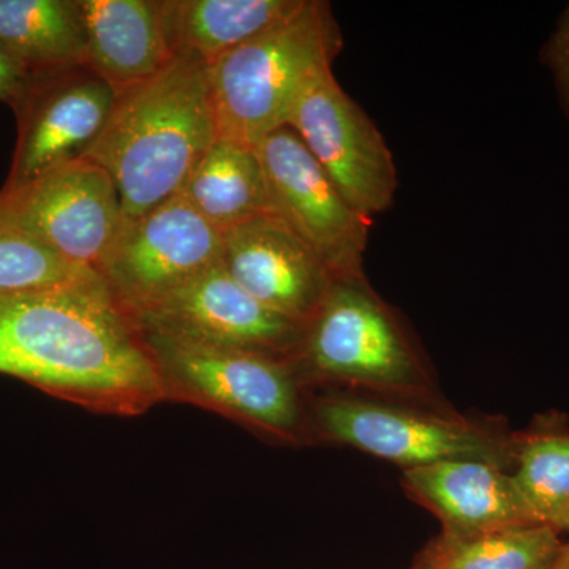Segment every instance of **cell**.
<instances>
[{
    "label": "cell",
    "instance_id": "obj_16",
    "mask_svg": "<svg viewBox=\"0 0 569 569\" xmlns=\"http://www.w3.org/2000/svg\"><path fill=\"white\" fill-rule=\"evenodd\" d=\"M179 194L220 233L274 212L257 148L231 138L213 141Z\"/></svg>",
    "mask_w": 569,
    "mask_h": 569
},
{
    "label": "cell",
    "instance_id": "obj_10",
    "mask_svg": "<svg viewBox=\"0 0 569 569\" xmlns=\"http://www.w3.org/2000/svg\"><path fill=\"white\" fill-rule=\"evenodd\" d=\"M0 206L52 252L97 274L123 227L111 174L84 157L20 189H0Z\"/></svg>",
    "mask_w": 569,
    "mask_h": 569
},
{
    "label": "cell",
    "instance_id": "obj_17",
    "mask_svg": "<svg viewBox=\"0 0 569 569\" xmlns=\"http://www.w3.org/2000/svg\"><path fill=\"white\" fill-rule=\"evenodd\" d=\"M305 0H163L174 54L212 66L293 14Z\"/></svg>",
    "mask_w": 569,
    "mask_h": 569
},
{
    "label": "cell",
    "instance_id": "obj_3",
    "mask_svg": "<svg viewBox=\"0 0 569 569\" xmlns=\"http://www.w3.org/2000/svg\"><path fill=\"white\" fill-rule=\"evenodd\" d=\"M293 366L302 387L343 385L356 395L432 399V381L417 343L366 274L332 282L302 329Z\"/></svg>",
    "mask_w": 569,
    "mask_h": 569
},
{
    "label": "cell",
    "instance_id": "obj_19",
    "mask_svg": "<svg viewBox=\"0 0 569 569\" xmlns=\"http://www.w3.org/2000/svg\"><path fill=\"white\" fill-rule=\"evenodd\" d=\"M531 515L541 526L569 533V418L561 411L537 415L516 432L511 471Z\"/></svg>",
    "mask_w": 569,
    "mask_h": 569
},
{
    "label": "cell",
    "instance_id": "obj_6",
    "mask_svg": "<svg viewBox=\"0 0 569 569\" xmlns=\"http://www.w3.org/2000/svg\"><path fill=\"white\" fill-rule=\"evenodd\" d=\"M313 437L408 468L475 459L512 471L516 432L497 422L419 410L356 392H332L309 406Z\"/></svg>",
    "mask_w": 569,
    "mask_h": 569
},
{
    "label": "cell",
    "instance_id": "obj_24",
    "mask_svg": "<svg viewBox=\"0 0 569 569\" xmlns=\"http://www.w3.org/2000/svg\"><path fill=\"white\" fill-rule=\"evenodd\" d=\"M552 569H569V546H563L559 560H557V563L553 565Z\"/></svg>",
    "mask_w": 569,
    "mask_h": 569
},
{
    "label": "cell",
    "instance_id": "obj_13",
    "mask_svg": "<svg viewBox=\"0 0 569 569\" xmlns=\"http://www.w3.org/2000/svg\"><path fill=\"white\" fill-rule=\"evenodd\" d=\"M222 264L276 313L307 325L336 277L282 217L263 213L222 233Z\"/></svg>",
    "mask_w": 569,
    "mask_h": 569
},
{
    "label": "cell",
    "instance_id": "obj_21",
    "mask_svg": "<svg viewBox=\"0 0 569 569\" xmlns=\"http://www.w3.org/2000/svg\"><path fill=\"white\" fill-rule=\"evenodd\" d=\"M97 277L52 252L0 206V293L43 290Z\"/></svg>",
    "mask_w": 569,
    "mask_h": 569
},
{
    "label": "cell",
    "instance_id": "obj_4",
    "mask_svg": "<svg viewBox=\"0 0 569 569\" xmlns=\"http://www.w3.org/2000/svg\"><path fill=\"white\" fill-rule=\"evenodd\" d=\"M343 50L331 3L305 0L268 31L209 66L219 137L257 146L287 126L307 84Z\"/></svg>",
    "mask_w": 569,
    "mask_h": 569
},
{
    "label": "cell",
    "instance_id": "obj_22",
    "mask_svg": "<svg viewBox=\"0 0 569 569\" xmlns=\"http://www.w3.org/2000/svg\"><path fill=\"white\" fill-rule=\"evenodd\" d=\"M539 61L552 74L560 110L569 121V3L539 51Z\"/></svg>",
    "mask_w": 569,
    "mask_h": 569
},
{
    "label": "cell",
    "instance_id": "obj_12",
    "mask_svg": "<svg viewBox=\"0 0 569 569\" xmlns=\"http://www.w3.org/2000/svg\"><path fill=\"white\" fill-rule=\"evenodd\" d=\"M142 329L293 361L302 326L261 305L222 261L133 316Z\"/></svg>",
    "mask_w": 569,
    "mask_h": 569
},
{
    "label": "cell",
    "instance_id": "obj_18",
    "mask_svg": "<svg viewBox=\"0 0 569 569\" xmlns=\"http://www.w3.org/2000/svg\"><path fill=\"white\" fill-rule=\"evenodd\" d=\"M0 44L33 74L86 66L80 0H0Z\"/></svg>",
    "mask_w": 569,
    "mask_h": 569
},
{
    "label": "cell",
    "instance_id": "obj_1",
    "mask_svg": "<svg viewBox=\"0 0 569 569\" xmlns=\"http://www.w3.org/2000/svg\"><path fill=\"white\" fill-rule=\"evenodd\" d=\"M0 373L93 413L140 417L167 400L140 325L102 277L0 293Z\"/></svg>",
    "mask_w": 569,
    "mask_h": 569
},
{
    "label": "cell",
    "instance_id": "obj_15",
    "mask_svg": "<svg viewBox=\"0 0 569 569\" xmlns=\"http://www.w3.org/2000/svg\"><path fill=\"white\" fill-rule=\"evenodd\" d=\"M86 66L116 91L159 74L176 54L162 0H80Z\"/></svg>",
    "mask_w": 569,
    "mask_h": 569
},
{
    "label": "cell",
    "instance_id": "obj_25",
    "mask_svg": "<svg viewBox=\"0 0 569 569\" xmlns=\"http://www.w3.org/2000/svg\"><path fill=\"white\" fill-rule=\"evenodd\" d=\"M565 545L569 546V533H568V539H565Z\"/></svg>",
    "mask_w": 569,
    "mask_h": 569
},
{
    "label": "cell",
    "instance_id": "obj_11",
    "mask_svg": "<svg viewBox=\"0 0 569 569\" xmlns=\"http://www.w3.org/2000/svg\"><path fill=\"white\" fill-rule=\"evenodd\" d=\"M118 91L88 66L33 74L14 110L17 148L3 190L82 159L99 140Z\"/></svg>",
    "mask_w": 569,
    "mask_h": 569
},
{
    "label": "cell",
    "instance_id": "obj_5",
    "mask_svg": "<svg viewBox=\"0 0 569 569\" xmlns=\"http://www.w3.org/2000/svg\"><path fill=\"white\" fill-rule=\"evenodd\" d=\"M142 335L159 367L164 399L206 408L279 443L316 438L305 387L290 359L149 329Z\"/></svg>",
    "mask_w": 569,
    "mask_h": 569
},
{
    "label": "cell",
    "instance_id": "obj_2",
    "mask_svg": "<svg viewBox=\"0 0 569 569\" xmlns=\"http://www.w3.org/2000/svg\"><path fill=\"white\" fill-rule=\"evenodd\" d=\"M217 138L209 66L176 54L151 80L118 92L110 119L84 159L111 174L123 223H129L181 192Z\"/></svg>",
    "mask_w": 569,
    "mask_h": 569
},
{
    "label": "cell",
    "instance_id": "obj_14",
    "mask_svg": "<svg viewBox=\"0 0 569 569\" xmlns=\"http://www.w3.org/2000/svg\"><path fill=\"white\" fill-rule=\"evenodd\" d=\"M402 486L408 496L440 520L443 533L468 537L541 526L511 471L485 460H447L408 468Z\"/></svg>",
    "mask_w": 569,
    "mask_h": 569
},
{
    "label": "cell",
    "instance_id": "obj_9",
    "mask_svg": "<svg viewBox=\"0 0 569 569\" xmlns=\"http://www.w3.org/2000/svg\"><path fill=\"white\" fill-rule=\"evenodd\" d=\"M272 209L336 277L365 274L372 219L362 216L313 159L305 142L280 127L254 146Z\"/></svg>",
    "mask_w": 569,
    "mask_h": 569
},
{
    "label": "cell",
    "instance_id": "obj_8",
    "mask_svg": "<svg viewBox=\"0 0 569 569\" xmlns=\"http://www.w3.org/2000/svg\"><path fill=\"white\" fill-rule=\"evenodd\" d=\"M222 261V233L181 194L123 223L99 276L137 316Z\"/></svg>",
    "mask_w": 569,
    "mask_h": 569
},
{
    "label": "cell",
    "instance_id": "obj_23",
    "mask_svg": "<svg viewBox=\"0 0 569 569\" xmlns=\"http://www.w3.org/2000/svg\"><path fill=\"white\" fill-rule=\"evenodd\" d=\"M32 78V71L0 44V102L9 104L13 111L17 110L31 86Z\"/></svg>",
    "mask_w": 569,
    "mask_h": 569
},
{
    "label": "cell",
    "instance_id": "obj_7",
    "mask_svg": "<svg viewBox=\"0 0 569 569\" xmlns=\"http://www.w3.org/2000/svg\"><path fill=\"white\" fill-rule=\"evenodd\" d=\"M287 127L362 216L373 219L395 204L399 187L395 156L377 123L339 84L332 69L306 86Z\"/></svg>",
    "mask_w": 569,
    "mask_h": 569
},
{
    "label": "cell",
    "instance_id": "obj_20",
    "mask_svg": "<svg viewBox=\"0 0 569 569\" xmlns=\"http://www.w3.org/2000/svg\"><path fill=\"white\" fill-rule=\"evenodd\" d=\"M563 546L560 531L548 526L468 537L441 531L419 550L410 569H552Z\"/></svg>",
    "mask_w": 569,
    "mask_h": 569
}]
</instances>
